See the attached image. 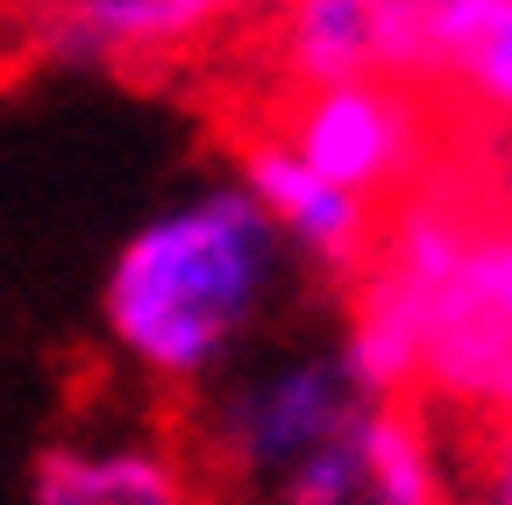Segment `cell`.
Here are the masks:
<instances>
[{
	"mask_svg": "<svg viewBox=\"0 0 512 505\" xmlns=\"http://www.w3.org/2000/svg\"><path fill=\"white\" fill-rule=\"evenodd\" d=\"M292 242L242 178H207L150 207L100 271V342L157 399H200L256 356L285 306Z\"/></svg>",
	"mask_w": 512,
	"mask_h": 505,
	"instance_id": "obj_1",
	"label": "cell"
},
{
	"mask_svg": "<svg viewBox=\"0 0 512 505\" xmlns=\"http://www.w3.org/2000/svg\"><path fill=\"white\" fill-rule=\"evenodd\" d=\"M377 392L349 363L342 335L278 342L235 363L214 392L185 406V441L200 456L214 498L228 505H264L292 470H306L328 441H342Z\"/></svg>",
	"mask_w": 512,
	"mask_h": 505,
	"instance_id": "obj_2",
	"label": "cell"
},
{
	"mask_svg": "<svg viewBox=\"0 0 512 505\" xmlns=\"http://www.w3.org/2000/svg\"><path fill=\"white\" fill-rule=\"evenodd\" d=\"M271 129L313 171H328L335 185H349L370 207H399L456 157L441 100L420 86H399V79H349V86L285 93Z\"/></svg>",
	"mask_w": 512,
	"mask_h": 505,
	"instance_id": "obj_3",
	"label": "cell"
},
{
	"mask_svg": "<svg viewBox=\"0 0 512 505\" xmlns=\"http://www.w3.org/2000/svg\"><path fill=\"white\" fill-rule=\"evenodd\" d=\"M420 406L456 434L512 427V214L498 207L470 257L420 299Z\"/></svg>",
	"mask_w": 512,
	"mask_h": 505,
	"instance_id": "obj_4",
	"label": "cell"
},
{
	"mask_svg": "<svg viewBox=\"0 0 512 505\" xmlns=\"http://www.w3.org/2000/svg\"><path fill=\"white\" fill-rule=\"evenodd\" d=\"M264 505H463V434L420 399H377Z\"/></svg>",
	"mask_w": 512,
	"mask_h": 505,
	"instance_id": "obj_5",
	"label": "cell"
},
{
	"mask_svg": "<svg viewBox=\"0 0 512 505\" xmlns=\"http://www.w3.org/2000/svg\"><path fill=\"white\" fill-rule=\"evenodd\" d=\"M29 505H214L185 427L93 413L29 456Z\"/></svg>",
	"mask_w": 512,
	"mask_h": 505,
	"instance_id": "obj_6",
	"label": "cell"
},
{
	"mask_svg": "<svg viewBox=\"0 0 512 505\" xmlns=\"http://www.w3.org/2000/svg\"><path fill=\"white\" fill-rule=\"evenodd\" d=\"M271 65L285 93L399 79L434 86V0H278Z\"/></svg>",
	"mask_w": 512,
	"mask_h": 505,
	"instance_id": "obj_7",
	"label": "cell"
},
{
	"mask_svg": "<svg viewBox=\"0 0 512 505\" xmlns=\"http://www.w3.org/2000/svg\"><path fill=\"white\" fill-rule=\"evenodd\" d=\"M235 178L249 185V200L278 221V235L292 242V257L306 271H328V278L356 285L377 264L384 207L356 200L349 185H335L328 171H313L278 129H249L235 143Z\"/></svg>",
	"mask_w": 512,
	"mask_h": 505,
	"instance_id": "obj_8",
	"label": "cell"
},
{
	"mask_svg": "<svg viewBox=\"0 0 512 505\" xmlns=\"http://www.w3.org/2000/svg\"><path fill=\"white\" fill-rule=\"evenodd\" d=\"M434 100L463 136H512V0H434Z\"/></svg>",
	"mask_w": 512,
	"mask_h": 505,
	"instance_id": "obj_9",
	"label": "cell"
},
{
	"mask_svg": "<svg viewBox=\"0 0 512 505\" xmlns=\"http://www.w3.org/2000/svg\"><path fill=\"white\" fill-rule=\"evenodd\" d=\"M463 505H512V427L463 434Z\"/></svg>",
	"mask_w": 512,
	"mask_h": 505,
	"instance_id": "obj_10",
	"label": "cell"
}]
</instances>
